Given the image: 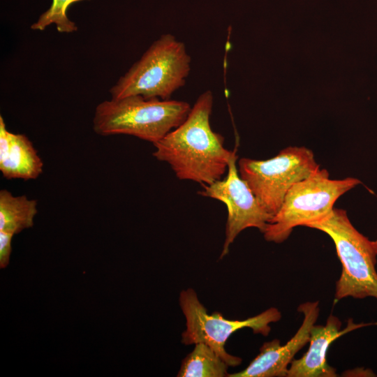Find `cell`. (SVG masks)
Listing matches in <instances>:
<instances>
[{"label":"cell","mask_w":377,"mask_h":377,"mask_svg":"<svg viewBox=\"0 0 377 377\" xmlns=\"http://www.w3.org/2000/svg\"><path fill=\"white\" fill-rule=\"evenodd\" d=\"M212 92L202 93L186 119L154 144L153 156L167 163L179 179L209 185L228 170L235 149L225 148L224 138L212 129Z\"/></svg>","instance_id":"obj_1"},{"label":"cell","mask_w":377,"mask_h":377,"mask_svg":"<svg viewBox=\"0 0 377 377\" xmlns=\"http://www.w3.org/2000/svg\"><path fill=\"white\" fill-rule=\"evenodd\" d=\"M185 101L129 96L97 105L93 129L100 135H128L151 142L161 140L187 117Z\"/></svg>","instance_id":"obj_2"},{"label":"cell","mask_w":377,"mask_h":377,"mask_svg":"<svg viewBox=\"0 0 377 377\" xmlns=\"http://www.w3.org/2000/svg\"><path fill=\"white\" fill-rule=\"evenodd\" d=\"M190 64L184 44L172 34L162 35L110 88L111 98L141 96L169 100L184 85Z\"/></svg>","instance_id":"obj_3"},{"label":"cell","mask_w":377,"mask_h":377,"mask_svg":"<svg viewBox=\"0 0 377 377\" xmlns=\"http://www.w3.org/2000/svg\"><path fill=\"white\" fill-rule=\"evenodd\" d=\"M360 184L355 177L332 179L326 169L319 168L289 189L263 233L265 240L281 243L294 228L309 227L324 220L332 212L337 199Z\"/></svg>","instance_id":"obj_4"},{"label":"cell","mask_w":377,"mask_h":377,"mask_svg":"<svg viewBox=\"0 0 377 377\" xmlns=\"http://www.w3.org/2000/svg\"><path fill=\"white\" fill-rule=\"evenodd\" d=\"M309 228L330 237L341 263V273L336 282L334 302L348 297L377 300V253L373 242L354 227L347 212L334 208L329 216Z\"/></svg>","instance_id":"obj_5"},{"label":"cell","mask_w":377,"mask_h":377,"mask_svg":"<svg viewBox=\"0 0 377 377\" xmlns=\"http://www.w3.org/2000/svg\"><path fill=\"white\" fill-rule=\"evenodd\" d=\"M313 152L304 147H288L267 160L242 158L239 174L264 207L274 216L289 189L319 169Z\"/></svg>","instance_id":"obj_6"},{"label":"cell","mask_w":377,"mask_h":377,"mask_svg":"<svg viewBox=\"0 0 377 377\" xmlns=\"http://www.w3.org/2000/svg\"><path fill=\"white\" fill-rule=\"evenodd\" d=\"M179 301L186 318L182 343L184 345L204 343L230 367L238 366L242 362L239 357L229 354L225 349L226 341L235 332L249 327L255 334L267 336L271 331L269 325L281 318V312L275 307L242 320L226 319L217 311L209 315L192 288L182 290Z\"/></svg>","instance_id":"obj_7"},{"label":"cell","mask_w":377,"mask_h":377,"mask_svg":"<svg viewBox=\"0 0 377 377\" xmlns=\"http://www.w3.org/2000/svg\"><path fill=\"white\" fill-rule=\"evenodd\" d=\"M235 149L228 166L227 175L209 185H203L198 194L219 200L227 207L225 241L220 258L228 253L237 235L249 228L263 233L272 215L264 207L246 182L240 177L236 165Z\"/></svg>","instance_id":"obj_8"},{"label":"cell","mask_w":377,"mask_h":377,"mask_svg":"<svg viewBox=\"0 0 377 377\" xmlns=\"http://www.w3.org/2000/svg\"><path fill=\"white\" fill-rule=\"evenodd\" d=\"M297 310L302 313V323L295 335L283 346L279 339L265 342L259 354L242 371L228 377H287L288 365L295 355L309 341L310 332L319 316V302H306Z\"/></svg>","instance_id":"obj_9"},{"label":"cell","mask_w":377,"mask_h":377,"mask_svg":"<svg viewBox=\"0 0 377 377\" xmlns=\"http://www.w3.org/2000/svg\"><path fill=\"white\" fill-rule=\"evenodd\" d=\"M374 323L356 324L352 318L346 328L341 330L339 318L330 314L324 325H314L310 332L309 347L306 353L293 360L288 368L287 377H336V369L326 361L330 344L339 337L360 327Z\"/></svg>","instance_id":"obj_10"},{"label":"cell","mask_w":377,"mask_h":377,"mask_svg":"<svg viewBox=\"0 0 377 377\" xmlns=\"http://www.w3.org/2000/svg\"><path fill=\"white\" fill-rule=\"evenodd\" d=\"M43 170V162L30 140L24 134L10 132V145L0 155V171L8 179H36Z\"/></svg>","instance_id":"obj_11"},{"label":"cell","mask_w":377,"mask_h":377,"mask_svg":"<svg viewBox=\"0 0 377 377\" xmlns=\"http://www.w3.org/2000/svg\"><path fill=\"white\" fill-rule=\"evenodd\" d=\"M37 200L27 196L13 195L9 191H0V230L16 235L34 226L38 212Z\"/></svg>","instance_id":"obj_12"},{"label":"cell","mask_w":377,"mask_h":377,"mask_svg":"<svg viewBox=\"0 0 377 377\" xmlns=\"http://www.w3.org/2000/svg\"><path fill=\"white\" fill-rule=\"evenodd\" d=\"M226 362L208 345L194 344V348L182 360L178 377L228 376Z\"/></svg>","instance_id":"obj_13"},{"label":"cell","mask_w":377,"mask_h":377,"mask_svg":"<svg viewBox=\"0 0 377 377\" xmlns=\"http://www.w3.org/2000/svg\"><path fill=\"white\" fill-rule=\"evenodd\" d=\"M80 1L84 0H52L50 7L31 25V29L43 31L47 26L54 24L57 30L60 33L76 31L77 27L75 22L67 17L66 11L71 4Z\"/></svg>","instance_id":"obj_14"},{"label":"cell","mask_w":377,"mask_h":377,"mask_svg":"<svg viewBox=\"0 0 377 377\" xmlns=\"http://www.w3.org/2000/svg\"><path fill=\"white\" fill-rule=\"evenodd\" d=\"M15 235L0 230V267L6 268L10 261L12 252L11 242Z\"/></svg>","instance_id":"obj_15"},{"label":"cell","mask_w":377,"mask_h":377,"mask_svg":"<svg viewBox=\"0 0 377 377\" xmlns=\"http://www.w3.org/2000/svg\"><path fill=\"white\" fill-rule=\"evenodd\" d=\"M373 242V244H374V249L377 253V237L375 240L372 241Z\"/></svg>","instance_id":"obj_16"}]
</instances>
